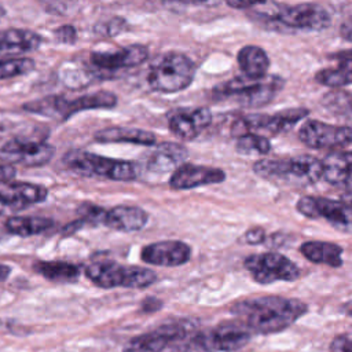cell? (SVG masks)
Masks as SVG:
<instances>
[{"label":"cell","instance_id":"6da1fadb","mask_svg":"<svg viewBox=\"0 0 352 352\" xmlns=\"http://www.w3.org/2000/svg\"><path fill=\"white\" fill-rule=\"evenodd\" d=\"M307 304L279 296L250 297L235 302L231 312L253 333L271 334L286 330L307 312Z\"/></svg>","mask_w":352,"mask_h":352},{"label":"cell","instance_id":"7a4b0ae2","mask_svg":"<svg viewBox=\"0 0 352 352\" xmlns=\"http://www.w3.org/2000/svg\"><path fill=\"white\" fill-rule=\"evenodd\" d=\"M322 160L314 155H298L292 158L258 160L253 165V172L270 182L292 186H308L322 179Z\"/></svg>","mask_w":352,"mask_h":352},{"label":"cell","instance_id":"3957f363","mask_svg":"<svg viewBox=\"0 0 352 352\" xmlns=\"http://www.w3.org/2000/svg\"><path fill=\"white\" fill-rule=\"evenodd\" d=\"M257 15L279 32H320L331 23L330 12L315 3L279 4L271 12H257Z\"/></svg>","mask_w":352,"mask_h":352},{"label":"cell","instance_id":"277c9868","mask_svg":"<svg viewBox=\"0 0 352 352\" xmlns=\"http://www.w3.org/2000/svg\"><path fill=\"white\" fill-rule=\"evenodd\" d=\"M282 87L283 80L278 76L267 74L256 80L242 74L216 85L213 96L216 99H234L242 106L258 107L271 102Z\"/></svg>","mask_w":352,"mask_h":352},{"label":"cell","instance_id":"5b68a950","mask_svg":"<svg viewBox=\"0 0 352 352\" xmlns=\"http://www.w3.org/2000/svg\"><path fill=\"white\" fill-rule=\"evenodd\" d=\"M195 76L192 60L177 51H169L151 63L147 82L153 91L176 94L191 85Z\"/></svg>","mask_w":352,"mask_h":352},{"label":"cell","instance_id":"8992f818","mask_svg":"<svg viewBox=\"0 0 352 352\" xmlns=\"http://www.w3.org/2000/svg\"><path fill=\"white\" fill-rule=\"evenodd\" d=\"M63 164L82 176H96L116 182H131L138 177V166L133 162L81 150H72L65 154Z\"/></svg>","mask_w":352,"mask_h":352},{"label":"cell","instance_id":"52a82bcc","mask_svg":"<svg viewBox=\"0 0 352 352\" xmlns=\"http://www.w3.org/2000/svg\"><path fill=\"white\" fill-rule=\"evenodd\" d=\"M85 274L92 283L104 289H143L154 283L157 279L155 272L148 268L121 265L116 261H96L87 267Z\"/></svg>","mask_w":352,"mask_h":352},{"label":"cell","instance_id":"ba28073f","mask_svg":"<svg viewBox=\"0 0 352 352\" xmlns=\"http://www.w3.org/2000/svg\"><path fill=\"white\" fill-rule=\"evenodd\" d=\"M308 109L305 107H293L276 111L274 114H249L243 116L235 121L231 128V133L234 138L246 133H270L278 135L289 131L296 124H298L302 118L308 116Z\"/></svg>","mask_w":352,"mask_h":352},{"label":"cell","instance_id":"9c48e42d","mask_svg":"<svg viewBox=\"0 0 352 352\" xmlns=\"http://www.w3.org/2000/svg\"><path fill=\"white\" fill-rule=\"evenodd\" d=\"M252 330L239 319L226 320L214 329L198 333L194 337V344L206 352H234L243 348L252 337Z\"/></svg>","mask_w":352,"mask_h":352},{"label":"cell","instance_id":"30bf717a","mask_svg":"<svg viewBox=\"0 0 352 352\" xmlns=\"http://www.w3.org/2000/svg\"><path fill=\"white\" fill-rule=\"evenodd\" d=\"M297 210L309 219H324L336 230L352 232V205L323 197H302L297 201Z\"/></svg>","mask_w":352,"mask_h":352},{"label":"cell","instance_id":"8fae6325","mask_svg":"<svg viewBox=\"0 0 352 352\" xmlns=\"http://www.w3.org/2000/svg\"><path fill=\"white\" fill-rule=\"evenodd\" d=\"M245 268L256 282L263 285L276 280L292 282L300 278L298 267L286 256L274 252L249 256L245 260Z\"/></svg>","mask_w":352,"mask_h":352},{"label":"cell","instance_id":"7c38bea8","mask_svg":"<svg viewBox=\"0 0 352 352\" xmlns=\"http://www.w3.org/2000/svg\"><path fill=\"white\" fill-rule=\"evenodd\" d=\"M148 58V50L142 44H132L116 51H94L89 54V65L102 76L111 78L117 73L136 67Z\"/></svg>","mask_w":352,"mask_h":352},{"label":"cell","instance_id":"4fadbf2b","mask_svg":"<svg viewBox=\"0 0 352 352\" xmlns=\"http://www.w3.org/2000/svg\"><path fill=\"white\" fill-rule=\"evenodd\" d=\"M300 140L312 148H342L352 144V126L308 120L298 129Z\"/></svg>","mask_w":352,"mask_h":352},{"label":"cell","instance_id":"5bb4252c","mask_svg":"<svg viewBox=\"0 0 352 352\" xmlns=\"http://www.w3.org/2000/svg\"><path fill=\"white\" fill-rule=\"evenodd\" d=\"M54 153V146L44 140H33L29 138H14L0 147L1 161L10 165L41 166L51 161Z\"/></svg>","mask_w":352,"mask_h":352},{"label":"cell","instance_id":"9a60e30c","mask_svg":"<svg viewBox=\"0 0 352 352\" xmlns=\"http://www.w3.org/2000/svg\"><path fill=\"white\" fill-rule=\"evenodd\" d=\"M188 333L184 322L169 323L154 331L131 338L122 352H162L170 341L183 340Z\"/></svg>","mask_w":352,"mask_h":352},{"label":"cell","instance_id":"2e32d148","mask_svg":"<svg viewBox=\"0 0 352 352\" xmlns=\"http://www.w3.org/2000/svg\"><path fill=\"white\" fill-rule=\"evenodd\" d=\"M226 179V172L220 168L195 165V164H182L179 165L170 179L169 186L173 190H190L201 186L217 184Z\"/></svg>","mask_w":352,"mask_h":352},{"label":"cell","instance_id":"e0dca14e","mask_svg":"<svg viewBox=\"0 0 352 352\" xmlns=\"http://www.w3.org/2000/svg\"><path fill=\"white\" fill-rule=\"evenodd\" d=\"M212 122L208 107L180 109L168 117L169 131L182 140L195 139Z\"/></svg>","mask_w":352,"mask_h":352},{"label":"cell","instance_id":"ac0fdd59","mask_svg":"<svg viewBox=\"0 0 352 352\" xmlns=\"http://www.w3.org/2000/svg\"><path fill=\"white\" fill-rule=\"evenodd\" d=\"M140 257L147 264L177 267L190 260L191 249L182 241H161L144 246Z\"/></svg>","mask_w":352,"mask_h":352},{"label":"cell","instance_id":"d6986e66","mask_svg":"<svg viewBox=\"0 0 352 352\" xmlns=\"http://www.w3.org/2000/svg\"><path fill=\"white\" fill-rule=\"evenodd\" d=\"M48 190L44 186L28 182H0V201L11 209H21L44 201Z\"/></svg>","mask_w":352,"mask_h":352},{"label":"cell","instance_id":"ffe728a7","mask_svg":"<svg viewBox=\"0 0 352 352\" xmlns=\"http://www.w3.org/2000/svg\"><path fill=\"white\" fill-rule=\"evenodd\" d=\"M322 179L352 192V151H336L322 160Z\"/></svg>","mask_w":352,"mask_h":352},{"label":"cell","instance_id":"44dd1931","mask_svg":"<svg viewBox=\"0 0 352 352\" xmlns=\"http://www.w3.org/2000/svg\"><path fill=\"white\" fill-rule=\"evenodd\" d=\"M148 220V214L139 206L132 205H117L106 210L103 224L109 228L132 232L142 230Z\"/></svg>","mask_w":352,"mask_h":352},{"label":"cell","instance_id":"7402d4cb","mask_svg":"<svg viewBox=\"0 0 352 352\" xmlns=\"http://www.w3.org/2000/svg\"><path fill=\"white\" fill-rule=\"evenodd\" d=\"M43 37L29 29L0 30V56H14L37 50Z\"/></svg>","mask_w":352,"mask_h":352},{"label":"cell","instance_id":"603a6c76","mask_svg":"<svg viewBox=\"0 0 352 352\" xmlns=\"http://www.w3.org/2000/svg\"><path fill=\"white\" fill-rule=\"evenodd\" d=\"M94 139L99 143H133L142 146H153L155 135L150 131L126 126H110L95 132Z\"/></svg>","mask_w":352,"mask_h":352},{"label":"cell","instance_id":"cb8c5ba5","mask_svg":"<svg viewBox=\"0 0 352 352\" xmlns=\"http://www.w3.org/2000/svg\"><path fill=\"white\" fill-rule=\"evenodd\" d=\"M188 151L184 146L175 142H164L157 146L148 157L147 166L154 172H168L176 169L187 158Z\"/></svg>","mask_w":352,"mask_h":352},{"label":"cell","instance_id":"d4e9b609","mask_svg":"<svg viewBox=\"0 0 352 352\" xmlns=\"http://www.w3.org/2000/svg\"><path fill=\"white\" fill-rule=\"evenodd\" d=\"M238 66L243 76L249 78H263L270 69V58L258 45H245L236 55Z\"/></svg>","mask_w":352,"mask_h":352},{"label":"cell","instance_id":"484cf974","mask_svg":"<svg viewBox=\"0 0 352 352\" xmlns=\"http://www.w3.org/2000/svg\"><path fill=\"white\" fill-rule=\"evenodd\" d=\"M302 256L315 264H327L330 267H341L342 249L331 242L308 241L300 246Z\"/></svg>","mask_w":352,"mask_h":352},{"label":"cell","instance_id":"4316f807","mask_svg":"<svg viewBox=\"0 0 352 352\" xmlns=\"http://www.w3.org/2000/svg\"><path fill=\"white\" fill-rule=\"evenodd\" d=\"M22 109L48 118L66 121L69 118V99L62 95H48L22 104Z\"/></svg>","mask_w":352,"mask_h":352},{"label":"cell","instance_id":"83f0119b","mask_svg":"<svg viewBox=\"0 0 352 352\" xmlns=\"http://www.w3.org/2000/svg\"><path fill=\"white\" fill-rule=\"evenodd\" d=\"M54 221L48 217L38 216H11L6 220L4 228L11 235L32 236L50 230Z\"/></svg>","mask_w":352,"mask_h":352},{"label":"cell","instance_id":"f1b7e54d","mask_svg":"<svg viewBox=\"0 0 352 352\" xmlns=\"http://www.w3.org/2000/svg\"><path fill=\"white\" fill-rule=\"evenodd\" d=\"M117 104V96L110 91H96L92 94L81 95L77 99H69V118L84 110L110 109Z\"/></svg>","mask_w":352,"mask_h":352},{"label":"cell","instance_id":"f546056e","mask_svg":"<svg viewBox=\"0 0 352 352\" xmlns=\"http://www.w3.org/2000/svg\"><path fill=\"white\" fill-rule=\"evenodd\" d=\"M33 268L52 282H74L80 276V268L66 261H37Z\"/></svg>","mask_w":352,"mask_h":352},{"label":"cell","instance_id":"4dcf8cb0","mask_svg":"<svg viewBox=\"0 0 352 352\" xmlns=\"http://www.w3.org/2000/svg\"><path fill=\"white\" fill-rule=\"evenodd\" d=\"M316 82L330 87L341 88L352 84V62H340L334 67L322 69L315 74Z\"/></svg>","mask_w":352,"mask_h":352},{"label":"cell","instance_id":"1f68e13d","mask_svg":"<svg viewBox=\"0 0 352 352\" xmlns=\"http://www.w3.org/2000/svg\"><path fill=\"white\" fill-rule=\"evenodd\" d=\"M235 139L236 151L242 154H268L271 151V142L265 135L246 132Z\"/></svg>","mask_w":352,"mask_h":352},{"label":"cell","instance_id":"d6a6232c","mask_svg":"<svg viewBox=\"0 0 352 352\" xmlns=\"http://www.w3.org/2000/svg\"><path fill=\"white\" fill-rule=\"evenodd\" d=\"M34 60L30 58L0 59V80L14 78L26 74L34 69Z\"/></svg>","mask_w":352,"mask_h":352},{"label":"cell","instance_id":"836d02e7","mask_svg":"<svg viewBox=\"0 0 352 352\" xmlns=\"http://www.w3.org/2000/svg\"><path fill=\"white\" fill-rule=\"evenodd\" d=\"M126 29V21L121 16H113L110 19L98 22L94 28V32L99 36H104V37H113L120 34L121 32H124Z\"/></svg>","mask_w":352,"mask_h":352},{"label":"cell","instance_id":"e575fe53","mask_svg":"<svg viewBox=\"0 0 352 352\" xmlns=\"http://www.w3.org/2000/svg\"><path fill=\"white\" fill-rule=\"evenodd\" d=\"M77 212L80 213V216L82 217V221H88V223H94V224H103L104 216H106V209L94 205V204H82Z\"/></svg>","mask_w":352,"mask_h":352},{"label":"cell","instance_id":"d590c367","mask_svg":"<svg viewBox=\"0 0 352 352\" xmlns=\"http://www.w3.org/2000/svg\"><path fill=\"white\" fill-rule=\"evenodd\" d=\"M54 36L56 41L62 44H74L77 41V30L72 25H62L55 32Z\"/></svg>","mask_w":352,"mask_h":352},{"label":"cell","instance_id":"8d00e7d4","mask_svg":"<svg viewBox=\"0 0 352 352\" xmlns=\"http://www.w3.org/2000/svg\"><path fill=\"white\" fill-rule=\"evenodd\" d=\"M331 352H352V333H344L333 338L330 344Z\"/></svg>","mask_w":352,"mask_h":352},{"label":"cell","instance_id":"74e56055","mask_svg":"<svg viewBox=\"0 0 352 352\" xmlns=\"http://www.w3.org/2000/svg\"><path fill=\"white\" fill-rule=\"evenodd\" d=\"M265 238V232L261 227H254V228H250L245 232L243 235V239L246 241V243H250V245H257V243H261Z\"/></svg>","mask_w":352,"mask_h":352},{"label":"cell","instance_id":"f35d334b","mask_svg":"<svg viewBox=\"0 0 352 352\" xmlns=\"http://www.w3.org/2000/svg\"><path fill=\"white\" fill-rule=\"evenodd\" d=\"M226 4L231 8H236V10H245V8H250L258 4H264L267 0H224Z\"/></svg>","mask_w":352,"mask_h":352},{"label":"cell","instance_id":"ab89813d","mask_svg":"<svg viewBox=\"0 0 352 352\" xmlns=\"http://www.w3.org/2000/svg\"><path fill=\"white\" fill-rule=\"evenodd\" d=\"M15 175H16L15 168L0 160V182L12 180L15 177Z\"/></svg>","mask_w":352,"mask_h":352},{"label":"cell","instance_id":"60d3db41","mask_svg":"<svg viewBox=\"0 0 352 352\" xmlns=\"http://www.w3.org/2000/svg\"><path fill=\"white\" fill-rule=\"evenodd\" d=\"M340 34L344 40L352 43V15L348 16L340 26Z\"/></svg>","mask_w":352,"mask_h":352},{"label":"cell","instance_id":"b9f144b4","mask_svg":"<svg viewBox=\"0 0 352 352\" xmlns=\"http://www.w3.org/2000/svg\"><path fill=\"white\" fill-rule=\"evenodd\" d=\"M338 63L340 62H352V50H345V51H340L334 55H331Z\"/></svg>","mask_w":352,"mask_h":352},{"label":"cell","instance_id":"7bdbcfd3","mask_svg":"<svg viewBox=\"0 0 352 352\" xmlns=\"http://www.w3.org/2000/svg\"><path fill=\"white\" fill-rule=\"evenodd\" d=\"M11 272V268L6 264H0V282H4Z\"/></svg>","mask_w":352,"mask_h":352},{"label":"cell","instance_id":"ee69618b","mask_svg":"<svg viewBox=\"0 0 352 352\" xmlns=\"http://www.w3.org/2000/svg\"><path fill=\"white\" fill-rule=\"evenodd\" d=\"M341 117H342V118H348V120L352 122V103H351V106L341 114Z\"/></svg>","mask_w":352,"mask_h":352},{"label":"cell","instance_id":"f6af8a7d","mask_svg":"<svg viewBox=\"0 0 352 352\" xmlns=\"http://www.w3.org/2000/svg\"><path fill=\"white\" fill-rule=\"evenodd\" d=\"M176 1L188 3V4H201V3H205V1H208V0H176Z\"/></svg>","mask_w":352,"mask_h":352},{"label":"cell","instance_id":"bcb514c9","mask_svg":"<svg viewBox=\"0 0 352 352\" xmlns=\"http://www.w3.org/2000/svg\"><path fill=\"white\" fill-rule=\"evenodd\" d=\"M344 201H346V202H349V204L352 205V192H348V194H346V198H345Z\"/></svg>","mask_w":352,"mask_h":352},{"label":"cell","instance_id":"7dc6e473","mask_svg":"<svg viewBox=\"0 0 352 352\" xmlns=\"http://www.w3.org/2000/svg\"><path fill=\"white\" fill-rule=\"evenodd\" d=\"M4 15H6V10H4V7L0 4V19H1Z\"/></svg>","mask_w":352,"mask_h":352},{"label":"cell","instance_id":"c3c4849f","mask_svg":"<svg viewBox=\"0 0 352 352\" xmlns=\"http://www.w3.org/2000/svg\"><path fill=\"white\" fill-rule=\"evenodd\" d=\"M50 1H54V3H58V1H63V0H50Z\"/></svg>","mask_w":352,"mask_h":352}]
</instances>
